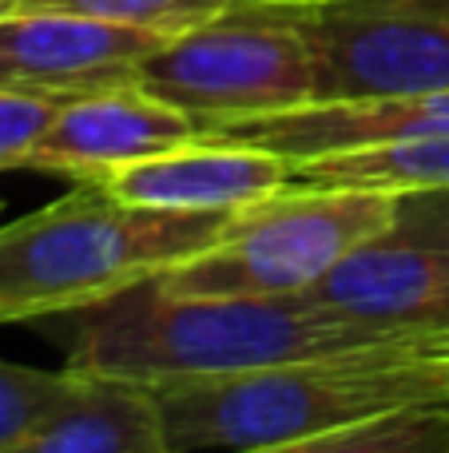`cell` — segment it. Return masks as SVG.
<instances>
[{
  "label": "cell",
  "mask_w": 449,
  "mask_h": 453,
  "mask_svg": "<svg viewBox=\"0 0 449 453\" xmlns=\"http://www.w3.org/2000/svg\"><path fill=\"white\" fill-rule=\"evenodd\" d=\"M44 322H60L64 366L135 386L426 342L346 322L302 295H175L159 274Z\"/></svg>",
  "instance_id": "cell-1"
},
{
  "label": "cell",
  "mask_w": 449,
  "mask_h": 453,
  "mask_svg": "<svg viewBox=\"0 0 449 453\" xmlns=\"http://www.w3.org/2000/svg\"><path fill=\"white\" fill-rule=\"evenodd\" d=\"M171 453H247L449 402V338L148 386Z\"/></svg>",
  "instance_id": "cell-2"
},
{
  "label": "cell",
  "mask_w": 449,
  "mask_h": 453,
  "mask_svg": "<svg viewBox=\"0 0 449 453\" xmlns=\"http://www.w3.org/2000/svg\"><path fill=\"white\" fill-rule=\"evenodd\" d=\"M235 211L183 215L132 207L103 183L0 226V322H44L103 303L135 282L195 258Z\"/></svg>",
  "instance_id": "cell-3"
},
{
  "label": "cell",
  "mask_w": 449,
  "mask_h": 453,
  "mask_svg": "<svg viewBox=\"0 0 449 453\" xmlns=\"http://www.w3.org/2000/svg\"><path fill=\"white\" fill-rule=\"evenodd\" d=\"M140 88L207 132L323 100L299 0H231L211 20L167 36L140 64Z\"/></svg>",
  "instance_id": "cell-4"
},
{
  "label": "cell",
  "mask_w": 449,
  "mask_h": 453,
  "mask_svg": "<svg viewBox=\"0 0 449 453\" xmlns=\"http://www.w3.org/2000/svg\"><path fill=\"white\" fill-rule=\"evenodd\" d=\"M398 191L291 188L235 211L219 242L159 274L175 295H302L390 223Z\"/></svg>",
  "instance_id": "cell-5"
},
{
  "label": "cell",
  "mask_w": 449,
  "mask_h": 453,
  "mask_svg": "<svg viewBox=\"0 0 449 453\" xmlns=\"http://www.w3.org/2000/svg\"><path fill=\"white\" fill-rule=\"evenodd\" d=\"M302 298L394 338H449V188L398 191L390 223Z\"/></svg>",
  "instance_id": "cell-6"
},
{
  "label": "cell",
  "mask_w": 449,
  "mask_h": 453,
  "mask_svg": "<svg viewBox=\"0 0 449 453\" xmlns=\"http://www.w3.org/2000/svg\"><path fill=\"white\" fill-rule=\"evenodd\" d=\"M323 100L449 88V0H299Z\"/></svg>",
  "instance_id": "cell-7"
},
{
  "label": "cell",
  "mask_w": 449,
  "mask_h": 453,
  "mask_svg": "<svg viewBox=\"0 0 449 453\" xmlns=\"http://www.w3.org/2000/svg\"><path fill=\"white\" fill-rule=\"evenodd\" d=\"M164 32L127 28L72 12H0V92L68 104L140 84V64Z\"/></svg>",
  "instance_id": "cell-8"
},
{
  "label": "cell",
  "mask_w": 449,
  "mask_h": 453,
  "mask_svg": "<svg viewBox=\"0 0 449 453\" xmlns=\"http://www.w3.org/2000/svg\"><path fill=\"white\" fill-rule=\"evenodd\" d=\"M203 135L207 127L195 116L156 100L140 84L111 88L60 104L16 172L60 175L72 183H108L124 167Z\"/></svg>",
  "instance_id": "cell-9"
},
{
  "label": "cell",
  "mask_w": 449,
  "mask_h": 453,
  "mask_svg": "<svg viewBox=\"0 0 449 453\" xmlns=\"http://www.w3.org/2000/svg\"><path fill=\"white\" fill-rule=\"evenodd\" d=\"M294 164L259 143H239L223 135H203L164 156L124 167L103 183V191L132 207L183 215L243 211L275 191L291 188Z\"/></svg>",
  "instance_id": "cell-10"
},
{
  "label": "cell",
  "mask_w": 449,
  "mask_h": 453,
  "mask_svg": "<svg viewBox=\"0 0 449 453\" xmlns=\"http://www.w3.org/2000/svg\"><path fill=\"white\" fill-rule=\"evenodd\" d=\"M207 135L239 143H259L291 164L334 151H362L382 143L434 140L449 135V88L434 92H402V96H366V100H326L310 108L275 111L259 119L215 127Z\"/></svg>",
  "instance_id": "cell-11"
},
{
  "label": "cell",
  "mask_w": 449,
  "mask_h": 453,
  "mask_svg": "<svg viewBox=\"0 0 449 453\" xmlns=\"http://www.w3.org/2000/svg\"><path fill=\"white\" fill-rule=\"evenodd\" d=\"M0 453H171L148 386L80 374L60 410L28 434L4 441Z\"/></svg>",
  "instance_id": "cell-12"
},
{
  "label": "cell",
  "mask_w": 449,
  "mask_h": 453,
  "mask_svg": "<svg viewBox=\"0 0 449 453\" xmlns=\"http://www.w3.org/2000/svg\"><path fill=\"white\" fill-rule=\"evenodd\" d=\"M291 183H302V188H374V191L449 188V135L302 159V164H294Z\"/></svg>",
  "instance_id": "cell-13"
},
{
  "label": "cell",
  "mask_w": 449,
  "mask_h": 453,
  "mask_svg": "<svg viewBox=\"0 0 449 453\" xmlns=\"http://www.w3.org/2000/svg\"><path fill=\"white\" fill-rule=\"evenodd\" d=\"M247 453H449V402L406 406L339 430L307 434Z\"/></svg>",
  "instance_id": "cell-14"
},
{
  "label": "cell",
  "mask_w": 449,
  "mask_h": 453,
  "mask_svg": "<svg viewBox=\"0 0 449 453\" xmlns=\"http://www.w3.org/2000/svg\"><path fill=\"white\" fill-rule=\"evenodd\" d=\"M231 0H8V8H20V12H72L108 24H127V28L164 32V36H179V32L211 20Z\"/></svg>",
  "instance_id": "cell-15"
},
{
  "label": "cell",
  "mask_w": 449,
  "mask_h": 453,
  "mask_svg": "<svg viewBox=\"0 0 449 453\" xmlns=\"http://www.w3.org/2000/svg\"><path fill=\"white\" fill-rule=\"evenodd\" d=\"M76 386H80V374L72 366L36 370V366H16V362L0 358V446L28 434L52 410H60L76 394Z\"/></svg>",
  "instance_id": "cell-16"
},
{
  "label": "cell",
  "mask_w": 449,
  "mask_h": 453,
  "mask_svg": "<svg viewBox=\"0 0 449 453\" xmlns=\"http://www.w3.org/2000/svg\"><path fill=\"white\" fill-rule=\"evenodd\" d=\"M60 104L36 100V96L0 92V172H16L28 148L40 140L48 119L56 116Z\"/></svg>",
  "instance_id": "cell-17"
},
{
  "label": "cell",
  "mask_w": 449,
  "mask_h": 453,
  "mask_svg": "<svg viewBox=\"0 0 449 453\" xmlns=\"http://www.w3.org/2000/svg\"><path fill=\"white\" fill-rule=\"evenodd\" d=\"M4 8H8V0H0V12H4Z\"/></svg>",
  "instance_id": "cell-18"
},
{
  "label": "cell",
  "mask_w": 449,
  "mask_h": 453,
  "mask_svg": "<svg viewBox=\"0 0 449 453\" xmlns=\"http://www.w3.org/2000/svg\"><path fill=\"white\" fill-rule=\"evenodd\" d=\"M0 207H4V203H0Z\"/></svg>",
  "instance_id": "cell-19"
}]
</instances>
